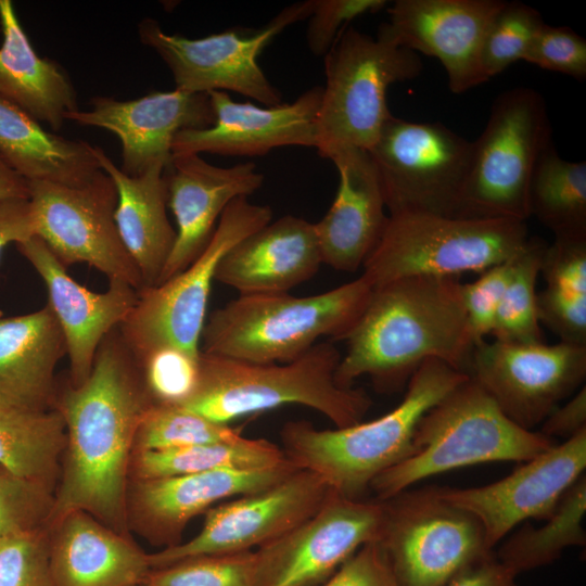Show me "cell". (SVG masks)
Returning <instances> with one entry per match:
<instances>
[{"label":"cell","instance_id":"6da1fadb","mask_svg":"<svg viewBox=\"0 0 586 586\" xmlns=\"http://www.w3.org/2000/svg\"><path fill=\"white\" fill-rule=\"evenodd\" d=\"M152 405L136 359L118 328L101 342L88 379L55 397L66 446L49 527L84 511L126 535L127 492L135 436Z\"/></svg>","mask_w":586,"mask_h":586},{"label":"cell","instance_id":"7a4b0ae2","mask_svg":"<svg viewBox=\"0 0 586 586\" xmlns=\"http://www.w3.org/2000/svg\"><path fill=\"white\" fill-rule=\"evenodd\" d=\"M346 354L336 383L353 387L368 375L377 388L392 392L408 383L429 359L469 375L474 342L457 278L406 277L374 288L345 337ZM470 377V375H469Z\"/></svg>","mask_w":586,"mask_h":586},{"label":"cell","instance_id":"3957f363","mask_svg":"<svg viewBox=\"0 0 586 586\" xmlns=\"http://www.w3.org/2000/svg\"><path fill=\"white\" fill-rule=\"evenodd\" d=\"M468 374L437 360L424 361L407 383L403 400L369 422L319 430L305 420L281 430L283 453L297 469L318 476L332 492L360 499L373 480L407 458L422 416Z\"/></svg>","mask_w":586,"mask_h":586},{"label":"cell","instance_id":"277c9868","mask_svg":"<svg viewBox=\"0 0 586 586\" xmlns=\"http://www.w3.org/2000/svg\"><path fill=\"white\" fill-rule=\"evenodd\" d=\"M341 357L329 341L284 364H254L201 352L198 388L178 407L229 424L252 413L301 405L336 428H346L362 421L372 400L362 388L336 383Z\"/></svg>","mask_w":586,"mask_h":586},{"label":"cell","instance_id":"5b68a950","mask_svg":"<svg viewBox=\"0 0 586 586\" xmlns=\"http://www.w3.org/2000/svg\"><path fill=\"white\" fill-rule=\"evenodd\" d=\"M372 290L360 276L310 296L239 295L205 321L201 352L254 364L290 362L322 336L345 340Z\"/></svg>","mask_w":586,"mask_h":586},{"label":"cell","instance_id":"8992f818","mask_svg":"<svg viewBox=\"0 0 586 586\" xmlns=\"http://www.w3.org/2000/svg\"><path fill=\"white\" fill-rule=\"evenodd\" d=\"M555 444L513 423L469 377L422 416L410 455L377 476L370 488L385 500L432 475L486 462H524Z\"/></svg>","mask_w":586,"mask_h":586},{"label":"cell","instance_id":"52a82bcc","mask_svg":"<svg viewBox=\"0 0 586 586\" xmlns=\"http://www.w3.org/2000/svg\"><path fill=\"white\" fill-rule=\"evenodd\" d=\"M326 86L316 120L318 154L331 158L348 149L370 150L392 116L386 91L420 75L417 52L378 33L346 27L323 56Z\"/></svg>","mask_w":586,"mask_h":586},{"label":"cell","instance_id":"ba28073f","mask_svg":"<svg viewBox=\"0 0 586 586\" xmlns=\"http://www.w3.org/2000/svg\"><path fill=\"white\" fill-rule=\"evenodd\" d=\"M528 240L526 222L422 213L388 215L362 265L372 289L406 277L458 278L513 258Z\"/></svg>","mask_w":586,"mask_h":586},{"label":"cell","instance_id":"9c48e42d","mask_svg":"<svg viewBox=\"0 0 586 586\" xmlns=\"http://www.w3.org/2000/svg\"><path fill=\"white\" fill-rule=\"evenodd\" d=\"M547 103L540 92L519 87L493 102L481 136L473 141L471 170L456 218L526 221L534 168L551 144Z\"/></svg>","mask_w":586,"mask_h":586},{"label":"cell","instance_id":"30bf717a","mask_svg":"<svg viewBox=\"0 0 586 586\" xmlns=\"http://www.w3.org/2000/svg\"><path fill=\"white\" fill-rule=\"evenodd\" d=\"M272 211L241 196L222 212L204 251L167 281L138 291V300L118 327L132 353L173 346L199 355L211 286L218 264L242 239L269 224Z\"/></svg>","mask_w":586,"mask_h":586},{"label":"cell","instance_id":"8fae6325","mask_svg":"<svg viewBox=\"0 0 586 586\" xmlns=\"http://www.w3.org/2000/svg\"><path fill=\"white\" fill-rule=\"evenodd\" d=\"M383 501L379 542L399 586H446L495 555L479 520L444 499L437 487L406 489Z\"/></svg>","mask_w":586,"mask_h":586},{"label":"cell","instance_id":"7c38bea8","mask_svg":"<svg viewBox=\"0 0 586 586\" xmlns=\"http://www.w3.org/2000/svg\"><path fill=\"white\" fill-rule=\"evenodd\" d=\"M473 148V141L441 123H413L392 115L368 150L390 215L456 217Z\"/></svg>","mask_w":586,"mask_h":586},{"label":"cell","instance_id":"4fadbf2b","mask_svg":"<svg viewBox=\"0 0 586 586\" xmlns=\"http://www.w3.org/2000/svg\"><path fill=\"white\" fill-rule=\"evenodd\" d=\"M314 0L285 7L263 28L247 33L227 29L203 38L165 33L152 18L138 27L142 43L153 49L170 69L176 90L187 93L234 91L266 106L282 104L281 93L267 79L258 56L275 36L308 18Z\"/></svg>","mask_w":586,"mask_h":586},{"label":"cell","instance_id":"5bb4252c","mask_svg":"<svg viewBox=\"0 0 586 586\" xmlns=\"http://www.w3.org/2000/svg\"><path fill=\"white\" fill-rule=\"evenodd\" d=\"M35 235L66 268L86 263L109 280L143 288L138 267L119 237L114 212L117 193L113 180L100 169L80 186L28 181Z\"/></svg>","mask_w":586,"mask_h":586},{"label":"cell","instance_id":"9a60e30c","mask_svg":"<svg viewBox=\"0 0 586 586\" xmlns=\"http://www.w3.org/2000/svg\"><path fill=\"white\" fill-rule=\"evenodd\" d=\"M469 375L507 418L532 431L584 383L586 345L484 340L474 346Z\"/></svg>","mask_w":586,"mask_h":586},{"label":"cell","instance_id":"2e32d148","mask_svg":"<svg viewBox=\"0 0 586 586\" xmlns=\"http://www.w3.org/2000/svg\"><path fill=\"white\" fill-rule=\"evenodd\" d=\"M331 489L314 473L296 469L258 492L212 507L190 540L149 555L152 570L206 555L252 551L315 514Z\"/></svg>","mask_w":586,"mask_h":586},{"label":"cell","instance_id":"e0dca14e","mask_svg":"<svg viewBox=\"0 0 586 586\" xmlns=\"http://www.w3.org/2000/svg\"><path fill=\"white\" fill-rule=\"evenodd\" d=\"M383 500L330 492L309 519L256 550L259 586H319L360 547L379 542Z\"/></svg>","mask_w":586,"mask_h":586},{"label":"cell","instance_id":"ac0fdd59","mask_svg":"<svg viewBox=\"0 0 586 586\" xmlns=\"http://www.w3.org/2000/svg\"><path fill=\"white\" fill-rule=\"evenodd\" d=\"M586 430L555 444L494 483L468 487H437L447 501L472 513L491 549L520 523L546 520L566 491L585 474Z\"/></svg>","mask_w":586,"mask_h":586},{"label":"cell","instance_id":"d6986e66","mask_svg":"<svg viewBox=\"0 0 586 586\" xmlns=\"http://www.w3.org/2000/svg\"><path fill=\"white\" fill-rule=\"evenodd\" d=\"M506 0H397L378 33L393 42L436 58L453 93L488 81L482 66L485 33Z\"/></svg>","mask_w":586,"mask_h":586},{"label":"cell","instance_id":"ffe728a7","mask_svg":"<svg viewBox=\"0 0 586 586\" xmlns=\"http://www.w3.org/2000/svg\"><path fill=\"white\" fill-rule=\"evenodd\" d=\"M90 105V110L68 113L66 120L114 132L122 143L119 168L128 176H138L155 164L167 166L179 131L207 128L215 119L207 93L176 89L126 101L95 97Z\"/></svg>","mask_w":586,"mask_h":586},{"label":"cell","instance_id":"44dd1931","mask_svg":"<svg viewBox=\"0 0 586 586\" xmlns=\"http://www.w3.org/2000/svg\"><path fill=\"white\" fill-rule=\"evenodd\" d=\"M322 90L315 86L292 103L265 107L235 102L225 91H211L214 124L179 131L171 153L255 156L279 146H315Z\"/></svg>","mask_w":586,"mask_h":586},{"label":"cell","instance_id":"7402d4cb","mask_svg":"<svg viewBox=\"0 0 586 586\" xmlns=\"http://www.w3.org/2000/svg\"><path fill=\"white\" fill-rule=\"evenodd\" d=\"M164 174L167 205L175 216L177 230L174 247L156 284L184 270L211 241L228 204L237 198H249L264 182V175L256 171L254 163L219 167L199 154L173 155Z\"/></svg>","mask_w":586,"mask_h":586},{"label":"cell","instance_id":"603a6c76","mask_svg":"<svg viewBox=\"0 0 586 586\" xmlns=\"http://www.w3.org/2000/svg\"><path fill=\"white\" fill-rule=\"evenodd\" d=\"M296 469L289 461L262 470L221 469L133 480L127 492L128 526L133 524L151 542L175 546L186 525L216 502L267 488Z\"/></svg>","mask_w":586,"mask_h":586},{"label":"cell","instance_id":"cb8c5ba5","mask_svg":"<svg viewBox=\"0 0 586 586\" xmlns=\"http://www.w3.org/2000/svg\"><path fill=\"white\" fill-rule=\"evenodd\" d=\"M43 280L49 301L65 337L73 386L90 375L103 339L118 328L138 300V290L126 282L110 280L106 291L97 293L74 280L66 268L37 235L15 244Z\"/></svg>","mask_w":586,"mask_h":586},{"label":"cell","instance_id":"d4e9b609","mask_svg":"<svg viewBox=\"0 0 586 586\" xmlns=\"http://www.w3.org/2000/svg\"><path fill=\"white\" fill-rule=\"evenodd\" d=\"M321 264L314 222L285 215L238 242L218 264L215 280L240 295L289 293Z\"/></svg>","mask_w":586,"mask_h":586},{"label":"cell","instance_id":"484cf974","mask_svg":"<svg viewBox=\"0 0 586 586\" xmlns=\"http://www.w3.org/2000/svg\"><path fill=\"white\" fill-rule=\"evenodd\" d=\"M340 183L327 214L314 222L322 263L356 271L377 245L387 222L375 166L368 151L348 149L330 158Z\"/></svg>","mask_w":586,"mask_h":586},{"label":"cell","instance_id":"4316f807","mask_svg":"<svg viewBox=\"0 0 586 586\" xmlns=\"http://www.w3.org/2000/svg\"><path fill=\"white\" fill-rule=\"evenodd\" d=\"M49 560L55 586H140L152 571L148 553L84 511L49 527Z\"/></svg>","mask_w":586,"mask_h":586},{"label":"cell","instance_id":"83f0119b","mask_svg":"<svg viewBox=\"0 0 586 586\" xmlns=\"http://www.w3.org/2000/svg\"><path fill=\"white\" fill-rule=\"evenodd\" d=\"M66 354L64 334L48 303L26 315L0 316V403L54 408V371Z\"/></svg>","mask_w":586,"mask_h":586},{"label":"cell","instance_id":"f1b7e54d","mask_svg":"<svg viewBox=\"0 0 586 586\" xmlns=\"http://www.w3.org/2000/svg\"><path fill=\"white\" fill-rule=\"evenodd\" d=\"M94 155L116 188L114 219L122 242L140 271L143 288L155 285L176 241L166 213V166L155 164L128 176L103 149L94 146Z\"/></svg>","mask_w":586,"mask_h":586},{"label":"cell","instance_id":"f546056e","mask_svg":"<svg viewBox=\"0 0 586 586\" xmlns=\"http://www.w3.org/2000/svg\"><path fill=\"white\" fill-rule=\"evenodd\" d=\"M0 95L60 130L66 115L79 110L72 81L56 62L36 53L11 0H0Z\"/></svg>","mask_w":586,"mask_h":586},{"label":"cell","instance_id":"4dcf8cb0","mask_svg":"<svg viewBox=\"0 0 586 586\" xmlns=\"http://www.w3.org/2000/svg\"><path fill=\"white\" fill-rule=\"evenodd\" d=\"M0 157L27 181L80 186L101 168L94 146L46 130L0 95Z\"/></svg>","mask_w":586,"mask_h":586},{"label":"cell","instance_id":"1f68e13d","mask_svg":"<svg viewBox=\"0 0 586 586\" xmlns=\"http://www.w3.org/2000/svg\"><path fill=\"white\" fill-rule=\"evenodd\" d=\"M66 446L56 408L37 410L0 403V464L55 493Z\"/></svg>","mask_w":586,"mask_h":586},{"label":"cell","instance_id":"d6a6232c","mask_svg":"<svg viewBox=\"0 0 586 586\" xmlns=\"http://www.w3.org/2000/svg\"><path fill=\"white\" fill-rule=\"evenodd\" d=\"M282 448L265 438L133 451L129 477L151 480L213 470H262L288 463Z\"/></svg>","mask_w":586,"mask_h":586},{"label":"cell","instance_id":"836d02e7","mask_svg":"<svg viewBox=\"0 0 586 586\" xmlns=\"http://www.w3.org/2000/svg\"><path fill=\"white\" fill-rule=\"evenodd\" d=\"M586 513V477L583 474L562 496L540 526L526 524L507 537L496 558L517 575L548 565L569 547L585 546L582 525Z\"/></svg>","mask_w":586,"mask_h":586},{"label":"cell","instance_id":"e575fe53","mask_svg":"<svg viewBox=\"0 0 586 586\" xmlns=\"http://www.w3.org/2000/svg\"><path fill=\"white\" fill-rule=\"evenodd\" d=\"M531 216L555 237L586 233V162L562 158L555 143L542 153L528 193Z\"/></svg>","mask_w":586,"mask_h":586},{"label":"cell","instance_id":"d590c367","mask_svg":"<svg viewBox=\"0 0 586 586\" xmlns=\"http://www.w3.org/2000/svg\"><path fill=\"white\" fill-rule=\"evenodd\" d=\"M546 245L540 239L528 238L513 257L512 272L492 331L497 341L520 344L542 342L535 286Z\"/></svg>","mask_w":586,"mask_h":586},{"label":"cell","instance_id":"8d00e7d4","mask_svg":"<svg viewBox=\"0 0 586 586\" xmlns=\"http://www.w3.org/2000/svg\"><path fill=\"white\" fill-rule=\"evenodd\" d=\"M242 436L238 428L212 421L181 407L151 405L139 422L133 451L227 443Z\"/></svg>","mask_w":586,"mask_h":586},{"label":"cell","instance_id":"74e56055","mask_svg":"<svg viewBox=\"0 0 586 586\" xmlns=\"http://www.w3.org/2000/svg\"><path fill=\"white\" fill-rule=\"evenodd\" d=\"M145 586H259L256 550L188 558L152 570Z\"/></svg>","mask_w":586,"mask_h":586},{"label":"cell","instance_id":"f35d334b","mask_svg":"<svg viewBox=\"0 0 586 586\" xmlns=\"http://www.w3.org/2000/svg\"><path fill=\"white\" fill-rule=\"evenodd\" d=\"M540 13L520 1H506L493 17L482 46V66L486 78L497 76L525 55L542 26Z\"/></svg>","mask_w":586,"mask_h":586},{"label":"cell","instance_id":"ab89813d","mask_svg":"<svg viewBox=\"0 0 586 586\" xmlns=\"http://www.w3.org/2000/svg\"><path fill=\"white\" fill-rule=\"evenodd\" d=\"M133 357L152 405L180 406L196 391L200 354L162 346Z\"/></svg>","mask_w":586,"mask_h":586},{"label":"cell","instance_id":"60d3db41","mask_svg":"<svg viewBox=\"0 0 586 586\" xmlns=\"http://www.w3.org/2000/svg\"><path fill=\"white\" fill-rule=\"evenodd\" d=\"M54 493L0 464V539L49 527Z\"/></svg>","mask_w":586,"mask_h":586},{"label":"cell","instance_id":"b9f144b4","mask_svg":"<svg viewBox=\"0 0 586 586\" xmlns=\"http://www.w3.org/2000/svg\"><path fill=\"white\" fill-rule=\"evenodd\" d=\"M0 586H55L49 527L0 539Z\"/></svg>","mask_w":586,"mask_h":586},{"label":"cell","instance_id":"7bdbcfd3","mask_svg":"<svg viewBox=\"0 0 586 586\" xmlns=\"http://www.w3.org/2000/svg\"><path fill=\"white\" fill-rule=\"evenodd\" d=\"M525 62L577 80L586 78V40L566 26L544 24L535 36Z\"/></svg>","mask_w":586,"mask_h":586},{"label":"cell","instance_id":"ee69618b","mask_svg":"<svg viewBox=\"0 0 586 586\" xmlns=\"http://www.w3.org/2000/svg\"><path fill=\"white\" fill-rule=\"evenodd\" d=\"M513 258L481 272L470 283L461 284L470 334L474 344L492 333L497 310L512 272Z\"/></svg>","mask_w":586,"mask_h":586},{"label":"cell","instance_id":"f6af8a7d","mask_svg":"<svg viewBox=\"0 0 586 586\" xmlns=\"http://www.w3.org/2000/svg\"><path fill=\"white\" fill-rule=\"evenodd\" d=\"M386 4L385 0H314L306 33L309 50L324 56L347 23L366 13H375Z\"/></svg>","mask_w":586,"mask_h":586},{"label":"cell","instance_id":"bcb514c9","mask_svg":"<svg viewBox=\"0 0 586 586\" xmlns=\"http://www.w3.org/2000/svg\"><path fill=\"white\" fill-rule=\"evenodd\" d=\"M540 273L546 288L586 295V233L555 237L545 246Z\"/></svg>","mask_w":586,"mask_h":586},{"label":"cell","instance_id":"7dc6e473","mask_svg":"<svg viewBox=\"0 0 586 586\" xmlns=\"http://www.w3.org/2000/svg\"><path fill=\"white\" fill-rule=\"evenodd\" d=\"M537 316L560 342L586 345V295L546 288L537 293Z\"/></svg>","mask_w":586,"mask_h":586},{"label":"cell","instance_id":"c3c4849f","mask_svg":"<svg viewBox=\"0 0 586 586\" xmlns=\"http://www.w3.org/2000/svg\"><path fill=\"white\" fill-rule=\"evenodd\" d=\"M319 586H399L380 542L360 547Z\"/></svg>","mask_w":586,"mask_h":586},{"label":"cell","instance_id":"681fc988","mask_svg":"<svg viewBox=\"0 0 586 586\" xmlns=\"http://www.w3.org/2000/svg\"><path fill=\"white\" fill-rule=\"evenodd\" d=\"M586 430V388L583 385L562 406H557L542 423L539 431L555 440H565Z\"/></svg>","mask_w":586,"mask_h":586},{"label":"cell","instance_id":"f907efd6","mask_svg":"<svg viewBox=\"0 0 586 586\" xmlns=\"http://www.w3.org/2000/svg\"><path fill=\"white\" fill-rule=\"evenodd\" d=\"M35 235V224L28 199L0 201V257L3 249Z\"/></svg>","mask_w":586,"mask_h":586},{"label":"cell","instance_id":"816d5d0a","mask_svg":"<svg viewBox=\"0 0 586 586\" xmlns=\"http://www.w3.org/2000/svg\"><path fill=\"white\" fill-rule=\"evenodd\" d=\"M517 576L494 555L464 570L446 586H519Z\"/></svg>","mask_w":586,"mask_h":586},{"label":"cell","instance_id":"f5cc1de1","mask_svg":"<svg viewBox=\"0 0 586 586\" xmlns=\"http://www.w3.org/2000/svg\"><path fill=\"white\" fill-rule=\"evenodd\" d=\"M29 199L28 181L0 157V201Z\"/></svg>","mask_w":586,"mask_h":586},{"label":"cell","instance_id":"db71d44e","mask_svg":"<svg viewBox=\"0 0 586 586\" xmlns=\"http://www.w3.org/2000/svg\"><path fill=\"white\" fill-rule=\"evenodd\" d=\"M140 586H145L144 584L140 585Z\"/></svg>","mask_w":586,"mask_h":586}]
</instances>
